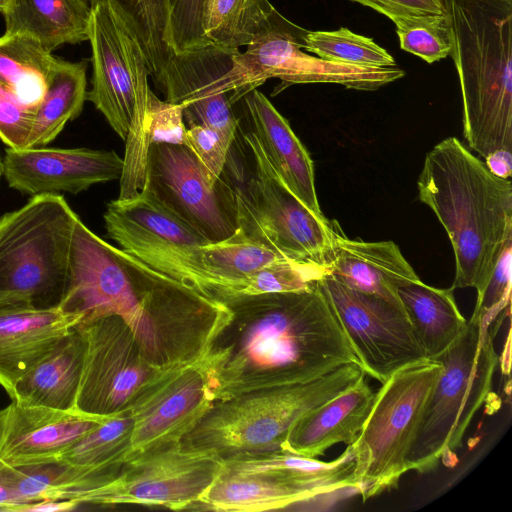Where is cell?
<instances>
[{
  "instance_id": "cell-1",
  "label": "cell",
  "mask_w": 512,
  "mask_h": 512,
  "mask_svg": "<svg viewBox=\"0 0 512 512\" xmlns=\"http://www.w3.org/2000/svg\"><path fill=\"white\" fill-rule=\"evenodd\" d=\"M223 304L229 320L201 357L213 400L360 365L318 282L301 291L238 295Z\"/></svg>"
},
{
  "instance_id": "cell-2",
  "label": "cell",
  "mask_w": 512,
  "mask_h": 512,
  "mask_svg": "<svg viewBox=\"0 0 512 512\" xmlns=\"http://www.w3.org/2000/svg\"><path fill=\"white\" fill-rule=\"evenodd\" d=\"M419 200L436 215L455 259L452 288L481 293L505 247L512 243V183L456 137L435 145L417 181Z\"/></svg>"
},
{
  "instance_id": "cell-3",
  "label": "cell",
  "mask_w": 512,
  "mask_h": 512,
  "mask_svg": "<svg viewBox=\"0 0 512 512\" xmlns=\"http://www.w3.org/2000/svg\"><path fill=\"white\" fill-rule=\"evenodd\" d=\"M463 135L483 160L512 152V0H445Z\"/></svg>"
},
{
  "instance_id": "cell-4",
  "label": "cell",
  "mask_w": 512,
  "mask_h": 512,
  "mask_svg": "<svg viewBox=\"0 0 512 512\" xmlns=\"http://www.w3.org/2000/svg\"><path fill=\"white\" fill-rule=\"evenodd\" d=\"M221 177L234 199L238 232L290 260L328 266L334 222L316 216L286 187L252 130L238 126Z\"/></svg>"
},
{
  "instance_id": "cell-5",
  "label": "cell",
  "mask_w": 512,
  "mask_h": 512,
  "mask_svg": "<svg viewBox=\"0 0 512 512\" xmlns=\"http://www.w3.org/2000/svg\"><path fill=\"white\" fill-rule=\"evenodd\" d=\"M365 376L348 363L317 379L257 389L213 400L208 411L182 439L186 449L227 458L283 449L296 422Z\"/></svg>"
},
{
  "instance_id": "cell-6",
  "label": "cell",
  "mask_w": 512,
  "mask_h": 512,
  "mask_svg": "<svg viewBox=\"0 0 512 512\" xmlns=\"http://www.w3.org/2000/svg\"><path fill=\"white\" fill-rule=\"evenodd\" d=\"M77 218L60 194L32 196L0 217V305L59 308Z\"/></svg>"
},
{
  "instance_id": "cell-7",
  "label": "cell",
  "mask_w": 512,
  "mask_h": 512,
  "mask_svg": "<svg viewBox=\"0 0 512 512\" xmlns=\"http://www.w3.org/2000/svg\"><path fill=\"white\" fill-rule=\"evenodd\" d=\"M494 319L472 314L458 339L433 358L442 365L407 457L409 470L423 474L449 463L492 391L499 356L494 347Z\"/></svg>"
},
{
  "instance_id": "cell-8",
  "label": "cell",
  "mask_w": 512,
  "mask_h": 512,
  "mask_svg": "<svg viewBox=\"0 0 512 512\" xmlns=\"http://www.w3.org/2000/svg\"><path fill=\"white\" fill-rule=\"evenodd\" d=\"M160 273L135 256L104 241L78 218L75 222L66 292L59 309L82 322L120 317L140 349L149 354L155 341L151 303Z\"/></svg>"
},
{
  "instance_id": "cell-9",
  "label": "cell",
  "mask_w": 512,
  "mask_h": 512,
  "mask_svg": "<svg viewBox=\"0 0 512 512\" xmlns=\"http://www.w3.org/2000/svg\"><path fill=\"white\" fill-rule=\"evenodd\" d=\"M441 370L438 360L425 358L394 372L375 393L364 425L350 444L353 475L364 502L396 488L409 471L407 457Z\"/></svg>"
},
{
  "instance_id": "cell-10",
  "label": "cell",
  "mask_w": 512,
  "mask_h": 512,
  "mask_svg": "<svg viewBox=\"0 0 512 512\" xmlns=\"http://www.w3.org/2000/svg\"><path fill=\"white\" fill-rule=\"evenodd\" d=\"M307 31L290 22L252 41L244 53L235 50L231 68L219 79L220 91L229 93L234 103L270 78L281 80L273 95L291 85L309 83L374 91L405 75L397 65L363 67L309 55L304 51Z\"/></svg>"
},
{
  "instance_id": "cell-11",
  "label": "cell",
  "mask_w": 512,
  "mask_h": 512,
  "mask_svg": "<svg viewBox=\"0 0 512 512\" xmlns=\"http://www.w3.org/2000/svg\"><path fill=\"white\" fill-rule=\"evenodd\" d=\"M107 236L154 270L223 303L224 294L205 270L201 246L209 242L146 193L110 201L103 215Z\"/></svg>"
},
{
  "instance_id": "cell-12",
  "label": "cell",
  "mask_w": 512,
  "mask_h": 512,
  "mask_svg": "<svg viewBox=\"0 0 512 512\" xmlns=\"http://www.w3.org/2000/svg\"><path fill=\"white\" fill-rule=\"evenodd\" d=\"M85 353L74 411L97 419L125 412L137 397L170 368L151 364L132 331L118 316L76 326Z\"/></svg>"
},
{
  "instance_id": "cell-13",
  "label": "cell",
  "mask_w": 512,
  "mask_h": 512,
  "mask_svg": "<svg viewBox=\"0 0 512 512\" xmlns=\"http://www.w3.org/2000/svg\"><path fill=\"white\" fill-rule=\"evenodd\" d=\"M221 468L218 456L186 449L178 442L125 462L111 480L89 491L82 505L192 511Z\"/></svg>"
},
{
  "instance_id": "cell-14",
  "label": "cell",
  "mask_w": 512,
  "mask_h": 512,
  "mask_svg": "<svg viewBox=\"0 0 512 512\" xmlns=\"http://www.w3.org/2000/svg\"><path fill=\"white\" fill-rule=\"evenodd\" d=\"M141 191L211 243L238 230L230 188L221 176L214 182L186 145L149 146Z\"/></svg>"
},
{
  "instance_id": "cell-15",
  "label": "cell",
  "mask_w": 512,
  "mask_h": 512,
  "mask_svg": "<svg viewBox=\"0 0 512 512\" xmlns=\"http://www.w3.org/2000/svg\"><path fill=\"white\" fill-rule=\"evenodd\" d=\"M93 66L87 100L125 140L135 113L146 109L149 70L140 43L109 2L91 6Z\"/></svg>"
},
{
  "instance_id": "cell-16",
  "label": "cell",
  "mask_w": 512,
  "mask_h": 512,
  "mask_svg": "<svg viewBox=\"0 0 512 512\" xmlns=\"http://www.w3.org/2000/svg\"><path fill=\"white\" fill-rule=\"evenodd\" d=\"M318 284L365 374L383 383L402 367L427 358L403 310L345 286L329 272Z\"/></svg>"
},
{
  "instance_id": "cell-17",
  "label": "cell",
  "mask_w": 512,
  "mask_h": 512,
  "mask_svg": "<svg viewBox=\"0 0 512 512\" xmlns=\"http://www.w3.org/2000/svg\"><path fill=\"white\" fill-rule=\"evenodd\" d=\"M213 402L201 358L166 370L128 407L132 431L121 465L181 442Z\"/></svg>"
},
{
  "instance_id": "cell-18",
  "label": "cell",
  "mask_w": 512,
  "mask_h": 512,
  "mask_svg": "<svg viewBox=\"0 0 512 512\" xmlns=\"http://www.w3.org/2000/svg\"><path fill=\"white\" fill-rule=\"evenodd\" d=\"M3 165L9 187L22 194H78L120 179L123 158L113 150L90 148H7Z\"/></svg>"
},
{
  "instance_id": "cell-19",
  "label": "cell",
  "mask_w": 512,
  "mask_h": 512,
  "mask_svg": "<svg viewBox=\"0 0 512 512\" xmlns=\"http://www.w3.org/2000/svg\"><path fill=\"white\" fill-rule=\"evenodd\" d=\"M235 50L210 44L174 53L157 87L166 101L183 106L184 121L189 126L211 128L229 146L235 139L239 120L233 113L230 94L218 92L215 82L231 68Z\"/></svg>"
},
{
  "instance_id": "cell-20",
  "label": "cell",
  "mask_w": 512,
  "mask_h": 512,
  "mask_svg": "<svg viewBox=\"0 0 512 512\" xmlns=\"http://www.w3.org/2000/svg\"><path fill=\"white\" fill-rule=\"evenodd\" d=\"M103 420L75 411L11 401L0 410V463L19 468L58 462L64 452Z\"/></svg>"
},
{
  "instance_id": "cell-21",
  "label": "cell",
  "mask_w": 512,
  "mask_h": 512,
  "mask_svg": "<svg viewBox=\"0 0 512 512\" xmlns=\"http://www.w3.org/2000/svg\"><path fill=\"white\" fill-rule=\"evenodd\" d=\"M327 268L345 286L382 298L403 311L399 287L420 281L395 242L349 239L337 222Z\"/></svg>"
},
{
  "instance_id": "cell-22",
  "label": "cell",
  "mask_w": 512,
  "mask_h": 512,
  "mask_svg": "<svg viewBox=\"0 0 512 512\" xmlns=\"http://www.w3.org/2000/svg\"><path fill=\"white\" fill-rule=\"evenodd\" d=\"M81 322L59 308L0 305V385L10 398L16 383Z\"/></svg>"
},
{
  "instance_id": "cell-23",
  "label": "cell",
  "mask_w": 512,
  "mask_h": 512,
  "mask_svg": "<svg viewBox=\"0 0 512 512\" xmlns=\"http://www.w3.org/2000/svg\"><path fill=\"white\" fill-rule=\"evenodd\" d=\"M243 97L251 130L279 178L311 212L325 217L317 197L313 161L288 121L257 89Z\"/></svg>"
},
{
  "instance_id": "cell-24",
  "label": "cell",
  "mask_w": 512,
  "mask_h": 512,
  "mask_svg": "<svg viewBox=\"0 0 512 512\" xmlns=\"http://www.w3.org/2000/svg\"><path fill=\"white\" fill-rule=\"evenodd\" d=\"M223 468L240 473H256L275 478L309 492L314 498L343 491L359 494L353 470L351 445L332 461H321L286 449L257 454H241L221 459Z\"/></svg>"
},
{
  "instance_id": "cell-25",
  "label": "cell",
  "mask_w": 512,
  "mask_h": 512,
  "mask_svg": "<svg viewBox=\"0 0 512 512\" xmlns=\"http://www.w3.org/2000/svg\"><path fill=\"white\" fill-rule=\"evenodd\" d=\"M375 393L364 376L302 416L289 432L283 449L317 458L337 443H354L371 410Z\"/></svg>"
},
{
  "instance_id": "cell-26",
  "label": "cell",
  "mask_w": 512,
  "mask_h": 512,
  "mask_svg": "<svg viewBox=\"0 0 512 512\" xmlns=\"http://www.w3.org/2000/svg\"><path fill=\"white\" fill-rule=\"evenodd\" d=\"M76 326L16 383L11 401L74 411L85 353Z\"/></svg>"
},
{
  "instance_id": "cell-27",
  "label": "cell",
  "mask_w": 512,
  "mask_h": 512,
  "mask_svg": "<svg viewBox=\"0 0 512 512\" xmlns=\"http://www.w3.org/2000/svg\"><path fill=\"white\" fill-rule=\"evenodd\" d=\"M91 5L87 0H5V34H23L53 52L63 44L89 39Z\"/></svg>"
},
{
  "instance_id": "cell-28",
  "label": "cell",
  "mask_w": 512,
  "mask_h": 512,
  "mask_svg": "<svg viewBox=\"0 0 512 512\" xmlns=\"http://www.w3.org/2000/svg\"><path fill=\"white\" fill-rule=\"evenodd\" d=\"M315 499L312 494L275 478L221 468L192 511L259 512L286 510Z\"/></svg>"
},
{
  "instance_id": "cell-29",
  "label": "cell",
  "mask_w": 512,
  "mask_h": 512,
  "mask_svg": "<svg viewBox=\"0 0 512 512\" xmlns=\"http://www.w3.org/2000/svg\"><path fill=\"white\" fill-rule=\"evenodd\" d=\"M454 290L432 287L421 280L398 289L404 312L427 358L440 355L466 328Z\"/></svg>"
},
{
  "instance_id": "cell-30",
  "label": "cell",
  "mask_w": 512,
  "mask_h": 512,
  "mask_svg": "<svg viewBox=\"0 0 512 512\" xmlns=\"http://www.w3.org/2000/svg\"><path fill=\"white\" fill-rule=\"evenodd\" d=\"M290 22L268 0L204 1L203 30L206 39L230 50L247 46Z\"/></svg>"
},
{
  "instance_id": "cell-31",
  "label": "cell",
  "mask_w": 512,
  "mask_h": 512,
  "mask_svg": "<svg viewBox=\"0 0 512 512\" xmlns=\"http://www.w3.org/2000/svg\"><path fill=\"white\" fill-rule=\"evenodd\" d=\"M87 66L88 60L69 62L58 58L36 108L28 147L46 146L81 114L87 100Z\"/></svg>"
},
{
  "instance_id": "cell-32",
  "label": "cell",
  "mask_w": 512,
  "mask_h": 512,
  "mask_svg": "<svg viewBox=\"0 0 512 512\" xmlns=\"http://www.w3.org/2000/svg\"><path fill=\"white\" fill-rule=\"evenodd\" d=\"M57 61L58 57L32 37L0 36V84L30 108L36 109L41 102Z\"/></svg>"
},
{
  "instance_id": "cell-33",
  "label": "cell",
  "mask_w": 512,
  "mask_h": 512,
  "mask_svg": "<svg viewBox=\"0 0 512 512\" xmlns=\"http://www.w3.org/2000/svg\"><path fill=\"white\" fill-rule=\"evenodd\" d=\"M202 263L224 294L223 303L244 295L249 277L283 259L275 250L254 242L240 232L215 243L201 246Z\"/></svg>"
},
{
  "instance_id": "cell-34",
  "label": "cell",
  "mask_w": 512,
  "mask_h": 512,
  "mask_svg": "<svg viewBox=\"0 0 512 512\" xmlns=\"http://www.w3.org/2000/svg\"><path fill=\"white\" fill-rule=\"evenodd\" d=\"M131 431L128 411L106 418L64 452L58 462L113 477L121 467Z\"/></svg>"
},
{
  "instance_id": "cell-35",
  "label": "cell",
  "mask_w": 512,
  "mask_h": 512,
  "mask_svg": "<svg viewBox=\"0 0 512 512\" xmlns=\"http://www.w3.org/2000/svg\"><path fill=\"white\" fill-rule=\"evenodd\" d=\"M304 50L332 62L363 67L396 66L393 56L372 38L345 27L333 31H307Z\"/></svg>"
},
{
  "instance_id": "cell-36",
  "label": "cell",
  "mask_w": 512,
  "mask_h": 512,
  "mask_svg": "<svg viewBox=\"0 0 512 512\" xmlns=\"http://www.w3.org/2000/svg\"><path fill=\"white\" fill-rule=\"evenodd\" d=\"M400 48L428 64L450 56L452 44L446 17L406 18L394 22Z\"/></svg>"
},
{
  "instance_id": "cell-37",
  "label": "cell",
  "mask_w": 512,
  "mask_h": 512,
  "mask_svg": "<svg viewBox=\"0 0 512 512\" xmlns=\"http://www.w3.org/2000/svg\"><path fill=\"white\" fill-rule=\"evenodd\" d=\"M328 272L327 267L283 259L249 277L244 295L305 290Z\"/></svg>"
},
{
  "instance_id": "cell-38",
  "label": "cell",
  "mask_w": 512,
  "mask_h": 512,
  "mask_svg": "<svg viewBox=\"0 0 512 512\" xmlns=\"http://www.w3.org/2000/svg\"><path fill=\"white\" fill-rule=\"evenodd\" d=\"M204 1L170 0L166 41L174 53L196 50L211 44L203 30Z\"/></svg>"
},
{
  "instance_id": "cell-39",
  "label": "cell",
  "mask_w": 512,
  "mask_h": 512,
  "mask_svg": "<svg viewBox=\"0 0 512 512\" xmlns=\"http://www.w3.org/2000/svg\"><path fill=\"white\" fill-rule=\"evenodd\" d=\"M183 106L160 100L150 89L145 115V133L149 146L155 143L184 145Z\"/></svg>"
},
{
  "instance_id": "cell-40",
  "label": "cell",
  "mask_w": 512,
  "mask_h": 512,
  "mask_svg": "<svg viewBox=\"0 0 512 512\" xmlns=\"http://www.w3.org/2000/svg\"><path fill=\"white\" fill-rule=\"evenodd\" d=\"M35 113L0 84V139L8 148H28Z\"/></svg>"
},
{
  "instance_id": "cell-41",
  "label": "cell",
  "mask_w": 512,
  "mask_h": 512,
  "mask_svg": "<svg viewBox=\"0 0 512 512\" xmlns=\"http://www.w3.org/2000/svg\"><path fill=\"white\" fill-rule=\"evenodd\" d=\"M512 243L503 250L493 273L481 293L477 294L473 314L495 319L509 306L511 296Z\"/></svg>"
},
{
  "instance_id": "cell-42",
  "label": "cell",
  "mask_w": 512,
  "mask_h": 512,
  "mask_svg": "<svg viewBox=\"0 0 512 512\" xmlns=\"http://www.w3.org/2000/svg\"><path fill=\"white\" fill-rule=\"evenodd\" d=\"M184 145L195 154L210 178L218 181L230 149L223 138L211 128L192 125L186 130Z\"/></svg>"
},
{
  "instance_id": "cell-43",
  "label": "cell",
  "mask_w": 512,
  "mask_h": 512,
  "mask_svg": "<svg viewBox=\"0 0 512 512\" xmlns=\"http://www.w3.org/2000/svg\"><path fill=\"white\" fill-rule=\"evenodd\" d=\"M91 6L109 2L120 17L136 29L149 28L167 21L170 0H87Z\"/></svg>"
},
{
  "instance_id": "cell-44",
  "label": "cell",
  "mask_w": 512,
  "mask_h": 512,
  "mask_svg": "<svg viewBox=\"0 0 512 512\" xmlns=\"http://www.w3.org/2000/svg\"><path fill=\"white\" fill-rule=\"evenodd\" d=\"M371 8L393 23L406 18L446 17L445 0H350Z\"/></svg>"
},
{
  "instance_id": "cell-45",
  "label": "cell",
  "mask_w": 512,
  "mask_h": 512,
  "mask_svg": "<svg viewBox=\"0 0 512 512\" xmlns=\"http://www.w3.org/2000/svg\"><path fill=\"white\" fill-rule=\"evenodd\" d=\"M489 170L498 177L509 179L512 174V152L495 151L484 159Z\"/></svg>"
},
{
  "instance_id": "cell-46",
  "label": "cell",
  "mask_w": 512,
  "mask_h": 512,
  "mask_svg": "<svg viewBox=\"0 0 512 512\" xmlns=\"http://www.w3.org/2000/svg\"><path fill=\"white\" fill-rule=\"evenodd\" d=\"M79 505L71 500H44L29 504L24 512L72 511Z\"/></svg>"
},
{
  "instance_id": "cell-47",
  "label": "cell",
  "mask_w": 512,
  "mask_h": 512,
  "mask_svg": "<svg viewBox=\"0 0 512 512\" xmlns=\"http://www.w3.org/2000/svg\"><path fill=\"white\" fill-rule=\"evenodd\" d=\"M22 509V503L5 484L0 471V511L22 512Z\"/></svg>"
},
{
  "instance_id": "cell-48",
  "label": "cell",
  "mask_w": 512,
  "mask_h": 512,
  "mask_svg": "<svg viewBox=\"0 0 512 512\" xmlns=\"http://www.w3.org/2000/svg\"><path fill=\"white\" fill-rule=\"evenodd\" d=\"M3 173H4V165H3V160L0 157V178L3 175Z\"/></svg>"
},
{
  "instance_id": "cell-49",
  "label": "cell",
  "mask_w": 512,
  "mask_h": 512,
  "mask_svg": "<svg viewBox=\"0 0 512 512\" xmlns=\"http://www.w3.org/2000/svg\"><path fill=\"white\" fill-rule=\"evenodd\" d=\"M4 6H5V0H0V13L1 14L3 12Z\"/></svg>"
}]
</instances>
